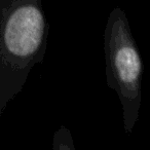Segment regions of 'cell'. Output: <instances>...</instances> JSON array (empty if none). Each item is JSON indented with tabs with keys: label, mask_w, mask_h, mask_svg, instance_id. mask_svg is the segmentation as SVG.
I'll list each match as a JSON object with an SVG mask.
<instances>
[{
	"label": "cell",
	"mask_w": 150,
	"mask_h": 150,
	"mask_svg": "<svg viewBox=\"0 0 150 150\" xmlns=\"http://www.w3.org/2000/svg\"><path fill=\"white\" fill-rule=\"evenodd\" d=\"M104 50L107 86L118 95L125 131L132 134L141 108L144 66L129 20L120 7H115L107 19Z\"/></svg>",
	"instance_id": "7a4b0ae2"
},
{
	"label": "cell",
	"mask_w": 150,
	"mask_h": 150,
	"mask_svg": "<svg viewBox=\"0 0 150 150\" xmlns=\"http://www.w3.org/2000/svg\"><path fill=\"white\" fill-rule=\"evenodd\" d=\"M47 36L42 0H0V116L43 63Z\"/></svg>",
	"instance_id": "6da1fadb"
},
{
	"label": "cell",
	"mask_w": 150,
	"mask_h": 150,
	"mask_svg": "<svg viewBox=\"0 0 150 150\" xmlns=\"http://www.w3.org/2000/svg\"><path fill=\"white\" fill-rule=\"evenodd\" d=\"M52 148L54 150H74L75 146L73 144L71 133L66 127H61L54 133L52 138Z\"/></svg>",
	"instance_id": "3957f363"
}]
</instances>
